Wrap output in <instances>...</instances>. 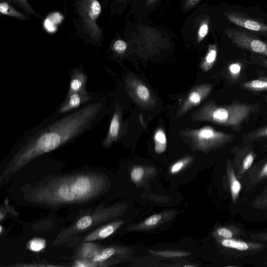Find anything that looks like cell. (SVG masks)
<instances>
[{
	"instance_id": "obj_1",
	"label": "cell",
	"mask_w": 267,
	"mask_h": 267,
	"mask_svg": "<svg viewBox=\"0 0 267 267\" xmlns=\"http://www.w3.org/2000/svg\"><path fill=\"white\" fill-rule=\"evenodd\" d=\"M104 174L84 172L51 176L27 188L26 199L51 207L81 203L93 200L108 190Z\"/></svg>"
},
{
	"instance_id": "obj_2",
	"label": "cell",
	"mask_w": 267,
	"mask_h": 267,
	"mask_svg": "<svg viewBox=\"0 0 267 267\" xmlns=\"http://www.w3.org/2000/svg\"><path fill=\"white\" fill-rule=\"evenodd\" d=\"M254 110L252 106L236 103L219 106L209 102L192 114L194 121H205L238 129Z\"/></svg>"
},
{
	"instance_id": "obj_3",
	"label": "cell",
	"mask_w": 267,
	"mask_h": 267,
	"mask_svg": "<svg viewBox=\"0 0 267 267\" xmlns=\"http://www.w3.org/2000/svg\"><path fill=\"white\" fill-rule=\"evenodd\" d=\"M126 204H115L110 207L95 210L90 214L80 218L73 225L62 231L56 237L53 245L61 246L69 238L86 232L94 227L120 216L127 209Z\"/></svg>"
},
{
	"instance_id": "obj_4",
	"label": "cell",
	"mask_w": 267,
	"mask_h": 267,
	"mask_svg": "<svg viewBox=\"0 0 267 267\" xmlns=\"http://www.w3.org/2000/svg\"><path fill=\"white\" fill-rule=\"evenodd\" d=\"M182 138L188 140L197 148L206 150L226 144L234 135L218 131L210 126L199 129H187L180 133Z\"/></svg>"
},
{
	"instance_id": "obj_5",
	"label": "cell",
	"mask_w": 267,
	"mask_h": 267,
	"mask_svg": "<svg viewBox=\"0 0 267 267\" xmlns=\"http://www.w3.org/2000/svg\"><path fill=\"white\" fill-rule=\"evenodd\" d=\"M226 33L237 47L258 54L267 55L266 43L247 32L229 29L226 31Z\"/></svg>"
},
{
	"instance_id": "obj_6",
	"label": "cell",
	"mask_w": 267,
	"mask_h": 267,
	"mask_svg": "<svg viewBox=\"0 0 267 267\" xmlns=\"http://www.w3.org/2000/svg\"><path fill=\"white\" fill-rule=\"evenodd\" d=\"M79 13L86 30L94 37H99L100 30L96 21L100 15L102 8L98 0H81L79 3Z\"/></svg>"
},
{
	"instance_id": "obj_7",
	"label": "cell",
	"mask_w": 267,
	"mask_h": 267,
	"mask_svg": "<svg viewBox=\"0 0 267 267\" xmlns=\"http://www.w3.org/2000/svg\"><path fill=\"white\" fill-rule=\"evenodd\" d=\"M128 90L134 99L140 105L150 107L155 104V100L148 87L138 78L131 76L126 79Z\"/></svg>"
},
{
	"instance_id": "obj_8",
	"label": "cell",
	"mask_w": 267,
	"mask_h": 267,
	"mask_svg": "<svg viewBox=\"0 0 267 267\" xmlns=\"http://www.w3.org/2000/svg\"><path fill=\"white\" fill-rule=\"evenodd\" d=\"M212 86L210 84H203L192 89L183 104L177 112V117L183 116L192 108L200 105L210 95Z\"/></svg>"
},
{
	"instance_id": "obj_9",
	"label": "cell",
	"mask_w": 267,
	"mask_h": 267,
	"mask_svg": "<svg viewBox=\"0 0 267 267\" xmlns=\"http://www.w3.org/2000/svg\"><path fill=\"white\" fill-rule=\"evenodd\" d=\"M132 250L127 247L114 246L102 249L92 261L94 262L102 263L107 261L111 258L114 259H127L132 256Z\"/></svg>"
},
{
	"instance_id": "obj_10",
	"label": "cell",
	"mask_w": 267,
	"mask_h": 267,
	"mask_svg": "<svg viewBox=\"0 0 267 267\" xmlns=\"http://www.w3.org/2000/svg\"><path fill=\"white\" fill-rule=\"evenodd\" d=\"M225 15L230 22L245 29L257 32L266 33L267 31L266 25L261 22L233 12H226Z\"/></svg>"
},
{
	"instance_id": "obj_11",
	"label": "cell",
	"mask_w": 267,
	"mask_h": 267,
	"mask_svg": "<svg viewBox=\"0 0 267 267\" xmlns=\"http://www.w3.org/2000/svg\"><path fill=\"white\" fill-rule=\"evenodd\" d=\"M124 223V221L118 220L101 226L85 236L83 239V242H92L97 240L107 238L116 232Z\"/></svg>"
},
{
	"instance_id": "obj_12",
	"label": "cell",
	"mask_w": 267,
	"mask_h": 267,
	"mask_svg": "<svg viewBox=\"0 0 267 267\" xmlns=\"http://www.w3.org/2000/svg\"><path fill=\"white\" fill-rule=\"evenodd\" d=\"M121 115L119 110H116L113 115L110 124L107 136L104 140L103 145L105 147L110 146L113 142L116 141L119 138Z\"/></svg>"
},
{
	"instance_id": "obj_13",
	"label": "cell",
	"mask_w": 267,
	"mask_h": 267,
	"mask_svg": "<svg viewBox=\"0 0 267 267\" xmlns=\"http://www.w3.org/2000/svg\"><path fill=\"white\" fill-rule=\"evenodd\" d=\"M101 250L99 245L92 242H83L77 253V260L92 261Z\"/></svg>"
},
{
	"instance_id": "obj_14",
	"label": "cell",
	"mask_w": 267,
	"mask_h": 267,
	"mask_svg": "<svg viewBox=\"0 0 267 267\" xmlns=\"http://www.w3.org/2000/svg\"><path fill=\"white\" fill-rule=\"evenodd\" d=\"M81 93H73L69 95V99L60 109V113H66L79 107L83 102L89 99Z\"/></svg>"
},
{
	"instance_id": "obj_15",
	"label": "cell",
	"mask_w": 267,
	"mask_h": 267,
	"mask_svg": "<svg viewBox=\"0 0 267 267\" xmlns=\"http://www.w3.org/2000/svg\"><path fill=\"white\" fill-rule=\"evenodd\" d=\"M218 56V49L216 45L209 46L207 54L203 58L200 67L204 72L210 70L216 62Z\"/></svg>"
},
{
	"instance_id": "obj_16",
	"label": "cell",
	"mask_w": 267,
	"mask_h": 267,
	"mask_svg": "<svg viewBox=\"0 0 267 267\" xmlns=\"http://www.w3.org/2000/svg\"><path fill=\"white\" fill-rule=\"evenodd\" d=\"M0 14L22 21L29 20L26 15L16 10L6 0H0Z\"/></svg>"
},
{
	"instance_id": "obj_17",
	"label": "cell",
	"mask_w": 267,
	"mask_h": 267,
	"mask_svg": "<svg viewBox=\"0 0 267 267\" xmlns=\"http://www.w3.org/2000/svg\"><path fill=\"white\" fill-rule=\"evenodd\" d=\"M156 153L161 154L165 152L167 147V138L165 131L162 128L158 129L154 136Z\"/></svg>"
},
{
	"instance_id": "obj_18",
	"label": "cell",
	"mask_w": 267,
	"mask_h": 267,
	"mask_svg": "<svg viewBox=\"0 0 267 267\" xmlns=\"http://www.w3.org/2000/svg\"><path fill=\"white\" fill-rule=\"evenodd\" d=\"M86 75L77 73L73 76L69 85V95L73 93H81L83 90L86 81Z\"/></svg>"
},
{
	"instance_id": "obj_19",
	"label": "cell",
	"mask_w": 267,
	"mask_h": 267,
	"mask_svg": "<svg viewBox=\"0 0 267 267\" xmlns=\"http://www.w3.org/2000/svg\"><path fill=\"white\" fill-rule=\"evenodd\" d=\"M222 246L228 248L234 249L239 251H245L248 250L249 246L247 243L239 240L231 238H225L221 241Z\"/></svg>"
},
{
	"instance_id": "obj_20",
	"label": "cell",
	"mask_w": 267,
	"mask_h": 267,
	"mask_svg": "<svg viewBox=\"0 0 267 267\" xmlns=\"http://www.w3.org/2000/svg\"><path fill=\"white\" fill-rule=\"evenodd\" d=\"M229 177L230 182V189L234 202L237 200L240 192L242 189L241 183L237 179L233 170L229 172Z\"/></svg>"
},
{
	"instance_id": "obj_21",
	"label": "cell",
	"mask_w": 267,
	"mask_h": 267,
	"mask_svg": "<svg viewBox=\"0 0 267 267\" xmlns=\"http://www.w3.org/2000/svg\"><path fill=\"white\" fill-rule=\"evenodd\" d=\"M243 87L251 91H264L267 89V82L264 79L253 80L244 83Z\"/></svg>"
},
{
	"instance_id": "obj_22",
	"label": "cell",
	"mask_w": 267,
	"mask_h": 267,
	"mask_svg": "<svg viewBox=\"0 0 267 267\" xmlns=\"http://www.w3.org/2000/svg\"><path fill=\"white\" fill-rule=\"evenodd\" d=\"M145 175V170L143 167L136 166L133 167L131 171L130 176L132 181L136 184H139Z\"/></svg>"
},
{
	"instance_id": "obj_23",
	"label": "cell",
	"mask_w": 267,
	"mask_h": 267,
	"mask_svg": "<svg viewBox=\"0 0 267 267\" xmlns=\"http://www.w3.org/2000/svg\"><path fill=\"white\" fill-rule=\"evenodd\" d=\"M46 246V240L41 238H33L27 245L29 250L34 252H39L45 248Z\"/></svg>"
},
{
	"instance_id": "obj_24",
	"label": "cell",
	"mask_w": 267,
	"mask_h": 267,
	"mask_svg": "<svg viewBox=\"0 0 267 267\" xmlns=\"http://www.w3.org/2000/svg\"><path fill=\"white\" fill-rule=\"evenodd\" d=\"M149 252L151 254L165 258L181 257L191 255L190 253L180 251H155L149 250Z\"/></svg>"
},
{
	"instance_id": "obj_25",
	"label": "cell",
	"mask_w": 267,
	"mask_h": 267,
	"mask_svg": "<svg viewBox=\"0 0 267 267\" xmlns=\"http://www.w3.org/2000/svg\"><path fill=\"white\" fill-rule=\"evenodd\" d=\"M6 1L9 3H13L19 6L27 13L35 16H39L33 10V8L28 2V0H6Z\"/></svg>"
},
{
	"instance_id": "obj_26",
	"label": "cell",
	"mask_w": 267,
	"mask_h": 267,
	"mask_svg": "<svg viewBox=\"0 0 267 267\" xmlns=\"http://www.w3.org/2000/svg\"><path fill=\"white\" fill-rule=\"evenodd\" d=\"M209 32L208 22L207 21L203 22L200 25L198 33V41L200 43L206 38Z\"/></svg>"
},
{
	"instance_id": "obj_27",
	"label": "cell",
	"mask_w": 267,
	"mask_h": 267,
	"mask_svg": "<svg viewBox=\"0 0 267 267\" xmlns=\"http://www.w3.org/2000/svg\"><path fill=\"white\" fill-rule=\"evenodd\" d=\"M191 161V158H186L177 162L172 166L170 168L171 173L174 174L179 172L187 164Z\"/></svg>"
},
{
	"instance_id": "obj_28",
	"label": "cell",
	"mask_w": 267,
	"mask_h": 267,
	"mask_svg": "<svg viewBox=\"0 0 267 267\" xmlns=\"http://www.w3.org/2000/svg\"><path fill=\"white\" fill-rule=\"evenodd\" d=\"M113 48L115 51L119 53V54H123L127 50L128 45L125 41L118 40L115 42Z\"/></svg>"
},
{
	"instance_id": "obj_29",
	"label": "cell",
	"mask_w": 267,
	"mask_h": 267,
	"mask_svg": "<svg viewBox=\"0 0 267 267\" xmlns=\"http://www.w3.org/2000/svg\"><path fill=\"white\" fill-rule=\"evenodd\" d=\"M242 65L239 63L231 64L229 66V71L231 75L237 77L241 73Z\"/></svg>"
},
{
	"instance_id": "obj_30",
	"label": "cell",
	"mask_w": 267,
	"mask_h": 267,
	"mask_svg": "<svg viewBox=\"0 0 267 267\" xmlns=\"http://www.w3.org/2000/svg\"><path fill=\"white\" fill-rule=\"evenodd\" d=\"M254 160V155L252 154H248L245 158L243 163V168L244 170H247L250 168L253 164Z\"/></svg>"
},
{
	"instance_id": "obj_31",
	"label": "cell",
	"mask_w": 267,
	"mask_h": 267,
	"mask_svg": "<svg viewBox=\"0 0 267 267\" xmlns=\"http://www.w3.org/2000/svg\"><path fill=\"white\" fill-rule=\"evenodd\" d=\"M218 234L224 238H231L233 237V233L230 230L226 228H221L218 230Z\"/></svg>"
},
{
	"instance_id": "obj_32",
	"label": "cell",
	"mask_w": 267,
	"mask_h": 267,
	"mask_svg": "<svg viewBox=\"0 0 267 267\" xmlns=\"http://www.w3.org/2000/svg\"><path fill=\"white\" fill-rule=\"evenodd\" d=\"M200 1V0H186L184 8L187 10H189V9L197 5Z\"/></svg>"
},
{
	"instance_id": "obj_33",
	"label": "cell",
	"mask_w": 267,
	"mask_h": 267,
	"mask_svg": "<svg viewBox=\"0 0 267 267\" xmlns=\"http://www.w3.org/2000/svg\"><path fill=\"white\" fill-rule=\"evenodd\" d=\"M267 127H265L263 129L257 132L256 134L254 135L255 137H267Z\"/></svg>"
},
{
	"instance_id": "obj_34",
	"label": "cell",
	"mask_w": 267,
	"mask_h": 267,
	"mask_svg": "<svg viewBox=\"0 0 267 267\" xmlns=\"http://www.w3.org/2000/svg\"><path fill=\"white\" fill-rule=\"evenodd\" d=\"M267 174V164H266L262 169L261 175L266 176Z\"/></svg>"
},
{
	"instance_id": "obj_35",
	"label": "cell",
	"mask_w": 267,
	"mask_h": 267,
	"mask_svg": "<svg viewBox=\"0 0 267 267\" xmlns=\"http://www.w3.org/2000/svg\"><path fill=\"white\" fill-rule=\"evenodd\" d=\"M157 0H147V5H151L155 3Z\"/></svg>"
},
{
	"instance_id": "obj_36",
	"label": "cell",
	"mask_w": 267,
	"mask_h": 267,
	"mask_svg": "<svg viewBox=\"0 0 267 267\" xmlns=\"http://www.w3.org/2000/svg\"><path fill=\"white\" fill-rule=\"evenodd\" d=\"M2 230H3L2 227L1 225H0V234H1Z\"/></svg>"
},
{
	"instance_id": "obj_37",
	"label": "cell",
	"mask_w": 267,
	"mask_h": 267,
	"mask_svg": "<svg viewBox=\"0 0 267 267\" xmlns=\"http://www.w3.org/2000/svg\"><path fill=\"white\" fill-rule=\"evenodd\" d=\"M184 267H194V266H192V265H186V266H184Z\"/></svg>"
}]
</instances>
